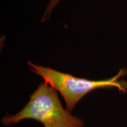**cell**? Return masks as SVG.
I'll return each instance as SVG.
<instances>
[{
  "label": "cell",
  "mask_w": 127,
  "mask_h": 127,
  "mask_svg": "<svg viewBox=\"0 0 127 127\" xmlns=\"http://www.w3.org/2000/svg\"><path fill=\"white\" fill-rule=\"evenodd\" d=\"M40 122L44 127H84V122L64 109L57 91L44 81L30 96L27 104L20 112L1 119L4 126L14 125L24 120Z\"/></svg>",
  "instance_id": "cell-1"
},
{
  "label": "cell",
  "mask_w": 127,
  "mask_h": 127,
  "mask_svg": "<svg viewBox=\"0 0 127 127\" xmlns=\"http://www.w3.org/2000/svg\"><path fill=\"white\" fill-rule=\"evenodd\" d=\"M61 0H50L48 4L47 7H46L45 12H44L43 18H42V21L47 20L49 18L51 14L54 9L56 7V6L58 4Z\"/></svg>",
  "instance_id": "cell-3"
},
{
  "label": "cell",
  "mask_w": 127,
  "mask_h": 127,
  "mask_svg": "<svg viewBox=\"0 0 127 127\" xmlns=\"http://www.w3.org/2000/svg\"><path fill=\"white\" fill-rule=\"evenodd\" d=\"M28 64L33 72L43 78L44 81L61 94L65 102L66 111L71 114L80 99L93 90L116 88L122 93L127 92V82L120 79L125 75L124 69H120L117 75L109 79L96 81L75 77L30 61Z\"/></svg>",
  "instance_id": "cell-2"
}]
</instances>
